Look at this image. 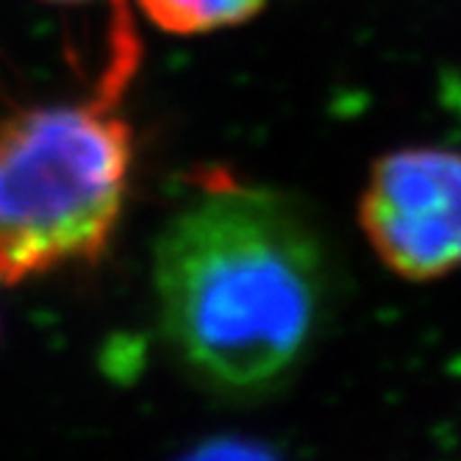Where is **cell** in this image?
<instances>
[{"label":"cell","instance_id":"1","mask_svg":"<svg viewBox=\"0 0 461 461\" xmlns=\"http://www.w3.org/2000/svg\"><path fill=\"white\" fill-rule=\"evenodd\" d=\"M161 331L225 394H265L301 367L328 301L317 228L292 197L222 170L164 222L153 250Z\"/></svg>","mask_w":461,"mask_h":461},{"label":"cell","instance_id":"2","mask_svg":"<svg viewBox=\"0 0 461 461\" xmlns=\"http://www.w3.org/2000/svg\"><path fill=\"white\" fill-rule=\"evenodd\" d=\"M131 173L134 131L114 104L31 106L0 122V284L101 258Z\"/></svg>","mask_w":461,"mask_h":461},{"label":"cell","instance_id":"3","mask_svg":"<svg viewBox=\"0 0 461 461\" xmlns=\"http://www.w3.org/2000/svg\"><path fill=\"white\" fill-rule=\"evenodd\" d=\"M358 222L394 276L434 281L461 270V153L401 148L381 156L361 192Z\"/></svg>","mask_w":461,"mask_h":461},{"label":"cell","instance_id":"4","mask_svg":"<svg viewBox=\"0 0 461 461\" xmlns=\"http://www.w3.org/2000/svg\"><path fill=\"white\" fill-rule=\"evenodd\" d=\"M142 14L164 34L194 37L253 20L267 0H137Z\"/></svg>","mask_w":461,"mask_h":461},{"label":"cell","instance_id":"5","mask_svg":"<svg viewBox=\"0 0 461 461\" xmlns=\"http://www.w3.org/2000/svg\"><path fill=\"white\" fill-rule=\"evenodd\" d=\"M42 4L64 12H104L112 37V92L122 101V95L128 92L131 81L137 78V70L142 64V40L137 34L131 0H42Z\"/></svg>","mask_w":461,"mask_h":461},{"label":"cell","instance_id":"6","mask_svg":"<svg viewBox=\"0 0 461 461\" xmlns=\"http://www.w3.org/2000/svg\"><path fill=\"white\" fill-rule=\"evenodd\" d=\"M176 461H281V456L258 439L214 437V439L194 445Z\"/></svg>","mask_w":461,"mask_h":461}]
</instances>
